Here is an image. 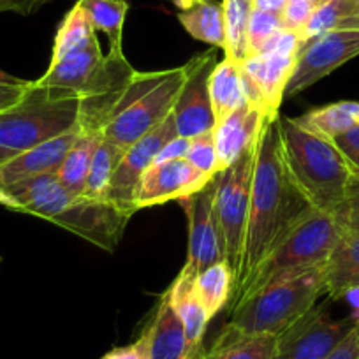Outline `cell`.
I'll return each instance as SVG.
<instances>
[{
    "instance_id": "6da1fadb",
    "label": "cell",
    "mask_w": 359,
    "mask_h": 359,
    "mask_svg": "<svg viewBox=\"0 0 359 359\" xmlns=\"http://www.w3.org/2000/svg\"><path fill=\"white\" fill-rule=\"evenodd\" d=\"M277 118L266 116L255 143L243 257L233 296L243 287L255 268L316 210L285 168Z\"/></svg>"
},
{
    "instance_id": "7a4b0ae2",
    "label": "cell",
    "mask_w": 359,
    "mask_h": 359,
    "mask_svg": "<svg viewBox=\"0 0 359 359\" xmlns=\"http://www.w3.org/2000/svg\"><path fill=\"white\" fill-rule=\"evenodd\" d=\"M2 194L0 205L6 208L53 222L108 252L118 247L130 219L113 203L71 194L58 184L55 172L2 189Z\"/></svg>"
},
{
    "instance_id": "3957f363",
    "label": "cell",
    "mask_w": 359,
    "mask_h": 359,
    "mask_svg": "<svg viewBox=\"0 0 359 359\" xmlns=\"http://www.w3.org/2000/svg\"><path fill=\"white\" fill-rule=\"evenodd\" d=\"M277 127L282 157L294 184L313 208L338 217L354 175L334 141L284 115H278Z\"/></svg>"
},
{
    "instance_id": "277c9868",
    "label": "cell",
    "mask_w": 359,
    "mask_h": 359,
    "mask_svg": "<svg viewBox=\"0 0 359 359\" xmlns=\"http://www.w3.org/2000/svg\"><path fill=\"white\" fill-rule=\"evenodd\" d=\"M79 97L30 81L16 104L0 111V165L78 123Z\"/></svg>"
},
{
    "instance_id": "5b68a950",
    "label": "cell",
    "mask_w": 359,
    "mask_h": 359,
    "mask_svg": "<svg viewBox=\"0 0 359 359\" xmlns=\"http://www.w3.org/2000/svg\"><path fill=\"white\" fill-rule=\"evenodd\" d=\"M345 233L344 224L338 217L313 210L261 264L255 268L243 287L231 298V309L250 298L261 289L284 278L320 268L326 264L331 252L334 250Z\"/></svg>"
},
{
    "instance_id": "8992f818",
    "label": "cell",
    "mask_w": 359,
    "mask_h": 359,
    "mask_svg": "<svg viewBox=\"0 0 359 359\" xmlns=\"http://www.w3.org/2000/svg\"><path fill=\"white\" fill-rule=\"evenodd\" d=\"M189 72L191 60L165 71L136 72L101 137L127 150L144 134L151 133L172 113Z\"/></svg>"
},
{
    "instance_id": "52a82bcc",
    "label": "cell",
    "mask_w": 359,
    "mask_h": 359,
    "mask_svg": "<svg viewBox=\"0 0 359 359\" xmlns=\"http://www.w3.org/2000/svg\"><path fill=\"white\" fill-rule=\"evenodd\" d=\"M324 291V271L313 268L298 277L284 278L261 289L231 309L227 324L250 334L280 337L316 309Z\"/></svg>"
},
{
    "instance_id": "ba28073f",
    "label": "cell",
    "mask_w": 359,
    "mask_h": 359,
    "mask_svg": "<svg viewBox=\"0 0 359 359\" xmlns=\"http://www.w3.org/2000/svg\"><path fill=\"white\" fill-rule=\"evenodd\" d=\"M254 164L255 144L234 164H231L213 178V185H215L213 208H215L217 224H219L220 238H222L224 261L229 264L233 271L234 285L240 278L241 257H243Z\"/></svg>"
},
{
    "instance_id": "9c48e42d",
    "label": "cell",
    "mask_w": 359,
    "mask_h": 359,
    "mask_svg": "<svg viewBox=\"0 0 359 359\" xmlns=\"http://www.w3.org/2000/svg\"><path fill=\"white\" fill-rule=\"evenodd\" d=\"M123 50H109L94 76L79 94L78 127L81 133L102 136L106 123L118 106L123 92L136 76Z\"/></svg>"
},
{
    "instance_id": "30bf717a",
    "label": "cell",
    "mask_w": 359,
    "mask_h": 359,
    "mask_svg": "<svg viewBox=\"0 0 359 359\" xmlns=\"http://www.w3.org/2000/svg\"><path fill=\"white\" fill-rule=\"evenodd\" d=\"M359 57V29H334L303 46L285 97H296L352 58Z\"/></svg>"
},
{
    "instance_id": "8fae6325",
    "label": "cell",
    "mask_w": 359,
    "mask_h": 359,
    "mask_svg": "<svg viewBox=\"0 0 359 359\" xmlns=\"http://www.w3.org/2000/svg\"><path fill=\"white\" fill-rule=\"evenodd\" d=\"M299 55L262 51L238 64L247 102L261 109L266 116L280 115L285 88L294 72Z\"/></svg>"
},
{
    "instance_id": "7c38bea8",
    "label": "cell",
    "mask_w": 359,
    "mask_h": 359,
    "mask_svg": "<svg viewBox=\"0 0 359 359\" xmlns=\"http://www.w3.org/2000/svg\"><path fill=\"white\" fill-rule=\"evenodd\" d=\"M355 327V319L333 320L312 309L277 338L273 359H326Z\"/></svg>"
},
{
    "instance_id": "4fadbf2b",
    "label": "cell",
    "mask_w": 359,
    "mask_h": 359,
    "mask_svg": "<svg viewBox=\"0 0 359 359\" xmlns=\"http://www.w3.org/2000/svg\"><path fill=\"white\" fill-rule=\"evenodd\" d=\"M176 136H178V130H176L175 116L171 113L161 126L155 127L151 133L144 134L141 140L127 148L109 185V203H113L120 212L129 217L136 213L134 194H136L141 176L154 164L162 147Z\"/></svg>"
},
{
    "instance_id": "5bb4252c",
    "label": "cell",
    "mask_w": 359,
    "mask_h": 359,
    "mask_svg": "<svg viewBox=\"0 0 359 359\" xmlns=\"http://www.w3.org/2000/svg\"><path fill=\"white\" fill-rule=\"evenodd\" d=\"M215 64V51L191 58V72L172 108L178 136L194 140L215 129L217 120L208 90V79Z\"/></svg>"
},
{
    "instance_id": "9a60e30c",
    "label": "cell",
    "mask_w": 359,
    "mask_h": 359,
    "mask_svg": "<svg viewBox=\"0 0 359 359\" xmlns=\"http://www.w3.org/2000/svg\"><path fill=\"white\" fill-rule=\"evenodd\" d=\"M213 194H215V185L212 180L196 194L180 199V205L187 215L189 226V252L185 268L194 275L224 261L222 238L213 208Z\"/></svg>"
},
{
    "instance_id": "2e32d148",
    "label": "cell",
    "mask_w": 359,
    "mask_h": 359,
    "mask_svg": "<svg viewBox=\"0 0 359 359\" xmlns=\"http://www.w3.org/2000/svg\"><path fill=\"white\" fill-rule=\"evenodd\" d=\"M215 178V176H213ZM212 176L198 171L187 158L151 164L141 176L134 194V208L143 210L180 201L201 191L212 182Z\"/></svg>"
},
{
    "instance_id": "e0dca14e",
    "label": "cell",
    "mask_w": 359,
    "mask_h": 359,
    "mask_svg": "<svg viewBox=\"0 0 359 359\" xmlns=\"http://www.w3.org/2000/svg\"><path fill=\"white\" fill-rule=\"evenodd\" d=\"M76 136H78V127L46 143L37 144L0 165V189L13 187L37 176L57 172L67 151L71 150Z\"/></svg>"
},
{
    "instance_id": "ac0fdd59",
    "label": "cell",
    "mask_w": 359,
    "mask_h": 359,
    "mask_svg": "<svg viewBox=\"0 0 359 359\" xmlns=\"http://www.w3.org/2000/svg\"><path fill=\"white\" fill-rule=\"evenodd\" d=\"M264 118L266 115L261 109L247 102L236 111L227 115L226 118L217 122L215 129H213V137H215L220 171L234 164L241 155L247 154L257 143Z\"/></svg>"
},
{
    "instance_id": "d6986e66",
    "label": "cell",
    "mask_w": 359,
    "mask_h": 359,
    "mask_svg": "<svg viewBox=\"0 0 359 359\" xmlns=\"http://www.w3.org/2000/svg\"><path fill=\"white\" fill-rule=\"evenodd\" d=\"M104 53L99 39H94L86 46L64 55L58 60H50L46 72L39 79H34V85L43 88H55L79 97L86 83L94 76L95 69L101 65Z\"/></svg>"
},
{
    "instance_id": "ffe728a7",
    "label": "cell",
    "mask_w": 359,
    "mask_h": 359,
    "mask_svg": "<svg viewBox=\"0 0 359 359\" xmlns=\"http://www.w3.org/2000/svg\"><path fill=\"white\" fill-rule=\"evenodd\" d=\"M141 338L150 359H191L184 324L164 292Z\"/></svg>"
},
{
    "instance_id": "44dd1931",
    "label": "cell",
    "mask_w": 359,
    "mask_h": 359,
    "mask_svg": "<svg viewBox=\"0 0 359 359\" xmlns=\"http://www.w3.org/2000/svg\"><path fill=\"white\" fill-rule=\"evenodd\" d=\"M194 277L196 275L184 266L182 271L178 273V277L175 278V282L165 291L172 309H175L180 320L184 324L191 359L199 358L206 351L203 347V341H205L206 327H208L210 323V317L206 316L201 302L196 296Z\"/></svg>"
},
{
    "instance_id": "7402d4cb",
    "label": "cell",
    "mask_w": 359,
    "mask_h": 359,
    "mask_svg": "<svg viewBox=\"0 0 359 359\" xmlns=\"http://www.w3.org/2000/svg\"><path fill=\"white\" fill-rule=\"evenodd\" d=\"M323 271L324 291L330 298H345L359 289V233L345 229Z\"/></svg>"
},
{
    "instance_id": "603a6c76",
    "label": "cell",
    "mask_w": 359,
    "mask_h": 359,
    "mask_svg": "<svg viewBox=\"0 0 359 359\" xmlns=\"http://www.w3.org/2000/svg\"><path fill=\"white\" fill-rule=\"evenodd\" d=\"M273 334H250L226 324L203 359H273L277 348Z\"/></svg>"
},
{
    "instance_id": "cb8c5ba5",
    "label": "cell",
    "mask_w": 359,
    "mask_h": 359,
    "mask_svg": "<svg viewBox=\"0 0 359 359\" xmlns=\"http://www.w3.org/2000/svg\"><path fill=\"white\" fill-rule=\"evenodd\" d=\"M210 99H212V108L215 113V120L220 122L247 104V97L243 92V83H241L240 67L236 62L224 58L222 62L215 64L212 69V74L208 79Z\"/></svg>"
},
{
    "instance_id": "d4e9b609",
    "label": "cell",
    "mask_w": 359,
    "mask_h": 359,
    "mask_svg": "<svg viewBox=\"0 0 359 359\" xmlns=\"http://www.w3.org/2000/svg\"><path fill=\"white\" fill-rule=\"evenodd\" d=\"M99 140H101V136L81 133L78 129V136H76L71 150L67 151L60 168L55 172L58 184L65 191L71 192V194L83 196L86 185V176H88L90 164H92V157H94Z\"/></svg>"
},
{
    "instance_id": "484cf974",
    "label": "cell",
    "mask_w": 359,
    "mask_h": 359,
    "mask_svg": "<svg viewBox=\"0 0 359 359\" xmlns=\"http://www.w3.org/2000/svg\"><path fill=\"white\" fill-rule=\"evenodd\" d=\"M233 289L234 277L226 261H220L210 268L203 269L201 273L194 277L196 296L201 302L210 320L227 305V302L233 296Z\"/></svg>"
},
{
    "instance_id": "4316f807",
    "label": "cell",
    "mask_w": 359,
    "mask_h": 359,
    "mask_svg": "<svg viewBox=\"0 0 359 359\" xmlns=\"http://www.w3.org/2000/svg\"><path fill=\"white\" fill-rule=\"evenodd\" d=\"M126 150L101 137L90 164L83 198L109 203V185Z\"/></svg>"
},
{
    "instance_id": "83f0119b",
    "label": "cell",
    "mask_w": 359,
    "mask_h": 359,
    "mask_svg": "<svg viewBox=\"0 0 359 359\" xmlns=\"http://www.w3.org/2000/svg\"><path fill=\"white\" fill-rule=\"evenodd\" d=\"M296 120L312 133L327 137V140H334L345 130L354 127L355 123H359V102H333V104L312 109Z\"/></svg>"
},
{
    "instance_id": "f1b7e54d",
    "label": "cell",
    "mask_w": 359,
    "mask_h": 359,
    "mask_svg": "<svg viewBox=\"0 0 359 359\" xmlns=\"http://www.w3.org/2000/svg\"><path fill=\"white\" fill-rule=\"evenodd\" d=\"M178 22L194 39L224 50L222 4H217L213 0H205L187 11H180Z\"/></svg>"
},
{
    "instance_id": "f546056e",
    "label": "cell",
    "mask_w": 359,
    "mask_h": 359,
    "mask_svg": "<svg viewBox=\"0 0 359 359\" xmlns=\"http://www.w3.org/2000/svg\"><path fill=\"white\" fill-rule=\"evenodd\" d=\"M252 9V0H222L224 58L236 64L247 58V34Z\"/></svg>"
},
{
    "instance_id": "4dcf8cb0",
    "label": "cell",
    "mask_w": 359,
    "mask_h": 359,
    "mask_svg": "<svg viewBox=\"0 0 359 359\" xmlns=\"http://www.w3.org/2000/svg\"><path fill=\"white\" fill-rule=\"evenodd\" d=\"M85 8L90 22L97 32H104L109 50H123V25H126L129 2L127 0H78Z\"/></svg>"
},
{
    "instance_id": "1f68e13d",
    "label": "cell",
    "mask_w": 359,
    "mask_h": 359,
    "mask_svg": "<svg viewBox=\"0 0 359 359\" xmlns=\"http://www.w3.org/2000/svg\"><path fill=\"white\" fill-rule=\"evenodd\" d=\"M94 39H97V30L90 22L85 8L76 0V4L72 6L71 11H67L58 27L53 50H51V60H58L64 55L86 46Z\"/></svg>"
},
{
    "instance_id": "d6a6232c",
    "label": "cell",
    "mask_w": 359,
    "mask_h": 359,
    "mask_svg": "<svg viewBox=\"0 0 359 359\" xmlns=\"http://www.w3.org/2000/svg\"><path fill=\"white\" fill-rule=\"evenodd\" d=\"M355 15V0H324L312 13L310 20L299 32L305 43L340 27L344 20Z\"/></svg>"
},
{
    "instance_id": "836d02e7",
    "label": "cell",
    "mask_w": 359,
    "mask_h": 359,
    "mask_svg": "<svg viewBox=\"0 0 359 359\" xmlns=\"http://www.w3.org/2000/svg\"><path fill=\"white\" fill-rule=\"evenodd\" d=\"M285 29L280 15L275 13L261 11V9H252L250 20H248V34H247V57L261 53L262 48L269 43V39L275 34Z\"/></svg>"
},
{
    "instance_id": "e575fe53",
    "label": "cell",
    "mask_w": 359,
    "mask_h": 359,
    "mask_svg": "<svg viewBox=\"0 0 359 359\" xmlns=\"http://www.w3.org/2000/svg\"><path fill=\"white\" fill-rule=\"evenodd\" d=\"M185 158H187L198 171L205 172V175L212 176V178L219 175L220 169L219 158H217L215 137H213V133L203 134V136L191 140V148H189V154Z\"/></svg>"
},
{
    "instance_id": "d590c367",
    "label": "cell",
    "mask_w": 359,
    "mask_h": 359,
    "mask_svg": "<svg viewBox=\"0 0 359 359\" xmlns=\"http://www.w3.org/2000/svg\"><path fill=\"white\" fill-rule=\"evenodd\" d=\"M333 141L345 157L347 164L351 165L354 178H359V123L334 137Z\"/></svg>"
},
{
    "instance_id": "8d00e7d4",
    "label": "cell",
    "mask_w": 359,
    "mask_h": 359,
    "mask_svg": "<svg viewBox=\"0 0 359 359\" xmlns=\"http://www.w3.org/2000/svg\"><path fill=\"white\" fill-rule=\"evenodd\" d=\"M189 148H191V140L182 136H176L172 140H169L168 143L162 147V150L158 151L157 158H155L154 164L158 162H168V161H176V158H185L189 154Z\"/></svg>"
},
{
    "instance_id": "74e56055",
    "label": "cell",
    "mask_w": 359,
    "mask_h": 359,
    "mask_svg": "<svg viewBox=\"0 0 359 359\" xmlns=\"http://www.w3.org/2000/svg\"><path fill=\"white\" fill-rule=\"evenodd\" d=\"M51 0H0V13H18V15L29 16L39 11Z\"/></svg>"
},
{
    "instance_id": "f35d334b",
    "label": "cell",
    "mask_w": 359,
    "mask_h": 359,
    "mask_svg": "<svg viewBox=\"0 0 359 359\" xmlns=\"http://www.w3.org/2000/svg\"><path fill=\"white\" fill-rule=\"evenodd\" d=\"M29 85V79L23 83H0V111L16 104L25 95Z\"/></svg>"
},
{
    "instance_id": "ab89813d",
    "label": "cell",
    "mask_w": 359,
    "mask_h": 359,
    "mask_svg": "<svg viewBox=\"0 0 359 359\" xmlns=\"http://www.w3.org/2000/svg\"><path fill=\"white\" fill-rule=\"evenodd\" d=\"M326 359H359V333H358V323H355L354 330L348 333V337L327 355Z\"/></svg>"
},
{
    "instance_id": "60d3db41",
    "label": "cell",
    "mask_w": 359,
    "mask_h": 359,
    "mask_svg": "<svg viewBox=\"0 0 359 359\" xmlns=\"http://www.w3.org/2000/svg\"><path fill=\"white\" fill-rule=\"evenodd\" d=\"M102 359H150L148 358L147 347H144L143 338H137L134 344L126 345V347H116L109 351Z\"/></svg>"
},
{
    "instance_id": "b9f144b4",
    "label": "cell",
    "mask_w": 359,
    "mask_h": 359,
    "mask_svg": "<svg viewBox=\"0 0 359 359\" xmlns=\"http://www.w3.org/2000/svg\"><path fill=\"white\" fill-rule=\"evenodd\" d=\"M252 4H254L255 9H261V11L282 15V11L287 6V0H254Z\"/></svg>"
},
{
    "instance_id": "7bdbcfd3",
    "label": "cell",
    "mask_w": 359,
    "mask_h": 359,
    "mask_svg": "<svg viewBox=\"0 0 359 359\" xmlns=\"http://www.w3.org/2000/svg\"><path fill=\"white\" fill-rule=\"evenodd\" d=\"M205 0H172V4L180 9V11H187V9L194 8V6L201 4Z\"/></svg>"
},
{
    "instance_id": "ee69618b",
    "label": "cell",
    "mask_w": 359,
    "mask_h": 359,
    "mask_svg": "<svg viewBox=\"0 0 359 359\" xmlns=\"http://www.w3.org/2000/svg\"><path fill=\"white\" fill-rule=\"evenodd\" d=\"M338 29H359V15L358 16H351V18L344 20V22L340 23V27Z\"/></svg>"
},
{
    "instance_id": "f6af8a7d",
    "label": "cell",
    "mask_w": 359,
    "mask_h": 359,
    "mask_svg": "<svg viewBox=\"0 0 359 359\" xmlns=\"http://www.w3.org/2000/svg\"><path fill=\"white\" fill-rule=\"evenodd\" d=\"M23 81H25V79L16 78V76L8 74V72L0 69V83H23Z\"/></svg>"
},
{
    "instance_id": "bcb514c9",
    "label": "cell",
    "mask_w": 359,
    "mask_h": 359,
    "mask_svg": "<svg viewBox=\"0 0 359 359\" xmlns=\"http://www.w3.org/2000/svg\"><path fill=\"white\" fill-rule=\"evenodd\" d=\"M359 15V0H355V15L354 16H358Z\"/></svg>"
},
{
    "instance_id": "7dc6e473",
    "label": "cell",
    "mask_w": 359,
    "mask_h": 359,
    "mask_svg": "<svg viewBox=\"0 0 359 359\" xmlns=\"http://www.w3.org/2000/svg\"><path fill=\"white\" fill-rule=\"evenodd\" d=\"M203 354H205V352H203ZM203 354H201V355H199V358H196V359H203Z\"/></svg>"
},
{
    "instance_id": "c3c4849f",
    "label": "cell",
    "mask_w": 359,
    "mask_h": 359,
    "mask_svg": "<svg viewBox=\"0 0 359 359\" xmlns=\"http://www.w3.org/2000/svg\"><path fill=\"white\" fill-rule=\"evenodd\" d=\"M348 231H351V229H348ZM352 231H355V233H359V227H358V229H352Z\"/></svg>"
},
{
    "instance_id": "681fc988",
    "label": "cell",
    "mask_w": 359,
    "mask_h": 359,
    "mask_svg": "<svg viewBox=\"0 0 359 359\" xmlns=\"http://www.w3.org/2000/svg\"><path fill=\"white\" fill-rule=\"evenodd\" d=\"M358 333H359V323H358Z\"/></svg>"
},
{
    "instance_id": "f907efd6",
    "label": "cell",
    "mask_w": 359,
    "mask_h": 359,
    "mask_svg": "<svg viewBox=\"0 0 359 359\" xmlns=\"http://www.w3.org/2000/svg\"><path fill=\"white\" fill-rule=\"evenodd\" d=\"M0 264H2V257H0Z\"/></svg>"
},
{
    "instance_id": "816d5d0a",
    "label": "cell",
    "mask_w": 359,
    "mask_h": 359,
    "mask_svg": "<svg viewBox=\"0 0 359 359\" xmlns=\"http://www.w3.org/2000/svg\"><path fill=\"white\" fill-rule=\"evenodd\" d=\"M252 2H254V0H252Z\"/></svg>"
}]
</instances>
